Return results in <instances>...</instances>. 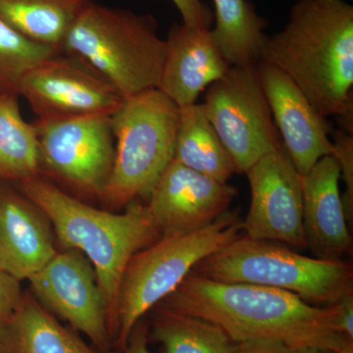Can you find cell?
Listing matches in <instances>:
<instances>
[{
	"label": "cell",
	"instance_id": "24",
	"mask_svg": "<svg viewBox=\"0 0 353 353\" xmlns=\"http://www.w3.org/2000/svg\"><path fill=\"white\" fill-rule=\"evenodd\" d=\"M57 52L52 46L27 38L0 18V95H18L23 78Z\"/></svg>",
	"mask_w": 353,
	"mask_h": 353
},
{
	"label": "cell",
	"instance_id": "8",
	"mask_svg": "<svg viewBox=\"0 0 353 353\" xmlns=\"http://www.w3.org/2000/svg\"><path fill=\"white\" fill-rule=\"evenodd\" d=\"M203 106L238 173L282 146L267 102L259 63L231 66L209 85Z\"/></svg>",
	"mask_w": 353,
	"mask_h": 353
},
{
	"label": "cell",
	"instance_id": "25",
	"mask_svg": "<svg viewBox=\"0 0 353 353\" xmlns=\"http://www.w3.org/2000/svg\"><path fill=\"white\" fill-rule=\"evenodd\" d=\"M332 155L340 167L341 179L345 183L347 190L343 197V206L347 220L352 221L353 215V141L350 132H339L333 141Z\"/></svg>",
	"mask_w": 353,
	"mask_h": 353
},
{
	"label": "cell",
	"instance_id": "30",
	"mask_svg": "<svg viewBox=\"0 0 353 353\" xmlns=\"http://www.w3.org/2000/svg\"><path fill=\"white\" fill-rule=\"evenodd\" d=\"M230 353H292V348L275 341H248L234 343Z\"/></svg>",
	"mask_w": 353,
	"mask_h": 353
},
{
	"label": "cell",
	"instance_id": "18",
	"mask_svg": "<svg viewBox=\"0 0 353 353\" xmlns=\"http://www.w3.org/2000/svg\"><path fill=\"white\" fill-rule=\"evenodd\" d=\"M0 353H104L65 328L39 301L23 296Z\"/></svg>",
	"mask_w": 353,
	"mask_h": 353
},
{
	"label": "cell",
	"instance_id": "23",
	"mask_svg": "<svg viewBox=\"0 0 353 353\" xmlns=\"http://www.w3.org/2000/svg\"><path fill=\"white\" fill-rule=\"evenodd\" d=\"M152 336L166 353H230L234 343L213 323L161 307L153 320Z\"/></svg>",
	"mask_w": 353,
	"mask_h": 353
},
{
	"label": "cell",
	"instance_id": "5",
	"mask_svg": "<svg viewBox=\"0 0 353 353\" xmlns=\"http://www.w3.org/2000/svg\"><path fill=\"white\" fill-rule=\"evenodd\" d=\"M243 234L238 210L206 226L161 234L128 263L116 304V347H123L143 316L175 292L196 265Z\"/></svg>",
	"mask_w": 353,
	"mask_h": 353
},
{
	"label": "cell",
	"instance_id": "16",
	"mask_svg": "<svg viewBox=\"0 0 353 353\" xmlns=\"http://www.w3.org/2000/svg\"><path fill=\"white\" fill-rule=\"evenodd\" d=\"M165 41L166 57L157 88L179 108L196 103L199 94L231 67L218 50L210 29L174 24Z\"/></svg>",
	"mask_w": 353,
	"mask_h": 353
},
{
	"label": "cell",
	"instance_id": "9",
	"mask_svg": "<svg viewBox=\"0 0 353 353\" xmlns=\"http://www.w3.org/2000/svg\"><path fill=\"white\" fill-rule=\"evenodd\" d=\"M110 116L37 121L41 167L78 189L102 196L115 153Z\"/></svg>",
	"mask_w": 353,
	"mask_h": 353
},
{
	"label": "cell",
	"instance_id": "27",
	"mask_svg": "<svg viewBox=\"0 0 353 353\" xmlns=\"http://www.w3.org/2000/svg\"><path fill=\"white\" fill-rule=\"evenodd\" d=\"M183 18V23L199 28L210 29L213 14L201 0H171Z\"/></svg>",
	"mask_w": 353,
	"mask_h": 353
},
{
	"label": "cell",
	"instance_id": "22",
	"mask_svg": "<svg viewBox=\"0 0 353 353\" xmlns=\"http://www.w3.org/2000/svg\"><path fill=\"white\" fill-rule=\"evenodd\" d=\"M39 168L36 126L23 118L17 94L0 95V176L23 183Z\"/></svg>",
	"mask_w": 353,
	"mask_h": 353
},
{
	"label": "cell",
	"instance_id": "11",
	"mask_svg": "<svg viewBox=\"0 0 353 353\" xmlns=\"http://www.w3.org/2000/svg\"><path fill=\"white\" fill-rule=\"evenodd\" d=\"M46 310L88 336L102 352L112 348L105 301L90 260L76 250L57 253L29 279Z\"/></svg>",
	"mask_w": 353,
	"mask_h": 353
},
{
	"label": "cell",
	"instance_id": "31",
	"mask_svg": "<svg viewBox=\"0 0 353 353\" xmlns=\"http://www.w3.org/2000/svg\"><path fill=\"white\" fill-rule=\"evenodd\" d=\"M292 353H334L330 350L317 347H297L292 350Z\"/></svg>",
	"mask_w": 353,
	"mask_h": 353
},
{
	"label": "cell",
	"instance_id": "13",
	"mask_svg": "<svg viewBox=\"0 0 353 353\" xmlns=\"http://www.w3.org/2000/svg\"><path fill=\"white\" fill-rule=\"evenodd\" d=\"M236 190L172 160L153 185L146 209L161 234L210 224L229 210Z\"/></svg>",
	"mask_w": 353,
	"mask_h": 353
},
{
	"label": "cell",
	"instance_id": "19",
	"mask_svg": "<svg viewBox=\"0 0 353 353\" xmlns=\"http://www.w3.org/2000/svg\"><path fill=\"white\" fill-rule=\"evenodd\" d=\"M173 159L222 183L238 173L233 159L206 117L203 106L197 102L180 108Z\"/></svg>",
	"mask_w": 353,
	"mask_h": 353
},
{
	"label": "cell",
	"instance_id": "17",
	"mask_svg": "<svg viewBox=\"0 0 353 353\" xmlns=\"http://www.w3.org/2000/svg\"><path fill=\"white\" fill-rule=\"evenodd\" d=\"M57 253L41 210L28 197L0 190V270L29 280Z\"/></svg>",
	"mask_w": 353,
	"mask_h": 353
},
{
	"label": "cell",
	"instance_id": "15",
	"mask_svg": "<svg viewBox=\"0 0 353 353\" xmlns=\"http://www.w3.org/2000/svg\"><path fill=\"white\" fill-rule=\"evenodd\" d=\"M340 180V167L333 155L321 158L303 176L304 234L316 259L345 260L352 253Z\"/></svg>",
	"mask_w": 353,
	"mask_h": 353
},
{
	"label": "cell",
	"instance_id": "3",
	"mask_svg": "<svg viewBox=\"0 0 353 353\" xmlns=\"http://www.w3.org/2000/svg\"><path fill=\"white\" fill-rule=\"evenodd\" d=\"M20 183L23 194L52 223L61 245L82 252L94 266L114 343L116 304L125 269L136 253L160 236L146 206L132 203L124 213H110L79 201L39 176Z\"/></svg>",
	"mask_w": 353,
	"mask_h": 353
},
{
	"label": "cell",
	"instance_id": "1",
	"mask_svg": "<svg viewBox=\"0 0 353 353\" xmlns=\"http://www.w3.org/2000/svg\"><path fill=\"white\" fill-rule=\"evenodd\" d=\"M160 307L219 326L234 343L275 341L290 348L353 353L334 328V304L316 306L285 290L210 280L192 272Z\"/></svg>",
	"mask_w": 353,
	"mask_h": 353
},
{
	"label": "cell",
	"instance_id": "10",
	"mask_svg": "<svg viewBox=\"0 0 353 353\" xmlns=\"http://www.w3.org/2000/svg\"><path fill=\"white\" fill-rule=\"evenodd\" d=\"M18 95L28 101L38 121L112 115L125 101L90 65L61 51L23 78Z\"/></svg>",
	"mask_w": 353,
	"mask_h": 353
},
{
	"label": "cell",
	"instance_id": "14",
	"mask_svg": "<svg viewBox=\"0 0 353 353\" xmlns=\"http://www.w3.org/2000/svg\"><path fill=\"white\" fill-rule=\"evenodd\" d=\"M259 69L282 145L299 175L305 176L321 158L333 153L327 118L281 70L261 61Z\"/></svg>",
	"mask_w": 353,
	"mask_h": 353
},
{
	"label": "cell",
	"instance_id": "21",
	"mask_svg": "<svg viewBox=\"0 0 353 353\" xmlns=\"http://www.w3.org/2000/svg\"><path fill=\"white\" fill-rule=\"evenodd\" d=\"M215 28L210 30L230 66L259 63L267 37L266 20L248 0H213Z\"/></svg>",
	"mask_w": 353,
	"mask_h": 353
},
{
	"label": "cell",
	"instance_id": "26",
	"mask_svg": "<svg viewBox=\"0 0 353 353\" xmlns=\"http://www.w3.org/2000/svg\"><path fill=\"white\" fill-rule=\"evenodd\" d=\"M22 299L20 281L0 270V348L6 330Z\"/></svg>",
	"mask_w": 353,
	"mask_h": 353
},
{
	"label": "cell",
	"instance_id": "29",
	"mask_svg": "<svg viewBox=\"0 0 353 353\" xmlns=\"http://www.w3.org/2000/svg\"><path fill=\"white\" fill-rule=\"evenodd\" d=\"M150 328L148 324L141 320L132 330L126 345L123 347H116L104 353H152L148 348Z\"/></svg>",
	"mask_w": 353,
	"mask_h": 353
},
{
	"label": "cell",
	"instance_id": "7",
	"mask_svg": "<svg viewBox=\"0 0 353 353\" xmlns=\"http://www.w3.org/2000/svg\"><path fill=\"white\" fill-rule=\"evenodd\" d=\"M180 108L158 88L125 99L110 116L116 141L102 196L116 205L148 197L173 160Z\"/></svg>",
	"mask_w": 353,
	"mask_h": 353
},
{
	"label": "cell",
	"instance_id": "2",
	"mask_svg": "<svg viewBox=\"0 0 353 353\" xmlns=\"http://www.w3.org/2000/svg\"><path fill=\"white\" fill-rule=\"evenodd\" d=\"M259 61L289 77L318 112H352L353 7L343 0H299L280 32L267 37Z\"/></svg>",
	"mask_w": 353,
	"mask_h": 353
},
{
	"label": "cell",
	"instance_id": "28",
	"mask_svg": "<svg viewBox=\"0 0 353 353\" xmlns=\"http://www.w3.org/2000/svg\"><path fill=\"white\" fill-rule=\"evenodd\" d=\"M334 328L347 340L353 341V294L334 303Z\"/></svg>",
	"mask_w": 353,
	"mask_h": 353
},
{
	"label": "cell",
	"instance_id": "6",
	"mask_svg": "<svg viewBox=\"0 0 353 353\" xmlns=\"http://www.w3.org/2000/svg\"><path fill=\"white\" fill-rule=\"evenodd\" d=\"M192 272L216 282L285 290L316 306L353 294L350 262L305 256L282 243L245 234L202 260Z\"/></svg>",
	"mask_w": 353,
	"mask_h": 353
},
{
	"label": "cell",
	"instance_id": "12",
	"mask_svg": "<svg viewBox=\"0 0 353 353\" xmlns=\"http://www.w3.org/2000/svg\"><path fill=\"white\" fill-rule=\"evenodd\" d=\"M252 192L243 234L307 248L303 221V176L284 146L267 153L245 172Z\"/></svg>",
	"mask_w": 353,
	"mask_h": 353
},
{
	"label": "cell",
	"instance_id": "20",
	"mask_svg": "<svg viewBox=\"0 0 353 353\" xmlns=\"http://www.w3.org/2000/svg\"><path fill=\"white\" fill-rule=\"evenodd\" d=\"M95 0H0V18L37 43L60 51L72 26Z\"/></svg>",
	"mask_w": 353,
	"mask_h": 353
},
{
	"label": "cell",
	"instance_id": "4",
	"mask_svg": "<svg viewBox=\"0 0 353 353\" xmlns=\"http://www.w3.org/2000/svg\"><path fill=\"white\" fill-rule=\"evenodd\" d=\"M60 51L90 65L126 99L157 88L166 41L152 16L94 2L72 26Z\"/></svg>",
	"mask_w": 353,
	"mask_h": 353
}]
</instances>
